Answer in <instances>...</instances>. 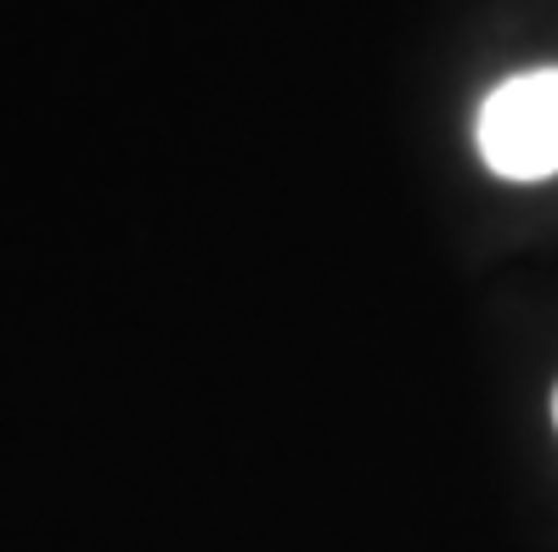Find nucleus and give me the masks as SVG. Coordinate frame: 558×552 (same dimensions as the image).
Masks as SVG:
<instances>
[{
  "mask_svg": "<svg viewBox=\"0 0 558 552\" xmlns=\"http://www.w3.org/2000/svg\"><path fill=\"white\" fill-rule=\"evenodd\" d=\"M480 152L508 181L558 175V69L513 74L480 108Z\"/></svg>",
  "mask_w": 558,
  "mask_h": 552,
  "instance_id": "f257e3e1",
  "label": "nucleus"
},
{
  "mask_svg": "<svg viewBox=\"0 0 558 552\" xmlns=\"http://www.w3.org/2000/svg\"><path fill=\"white\" fill-rule=\"evenodd\" d=\"M553 424H558V395H553Z\"/></svg>",
  "mask_w": 558,
  "mask_h": 552,
  "instance_id": "f03ea898",
  "label": "nucleus"
}]
</instances>
